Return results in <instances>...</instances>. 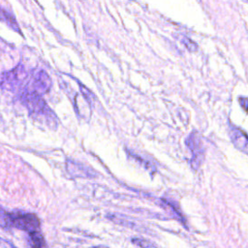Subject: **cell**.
Here are the masks:
<instances>
[{
  "mask_svg": "<svg viewBox=\"0 0 248 248\" xmlns=\"http://www.w3.org/2000/svg\"><path fill=\"white\" fill-rule=\"evenodd\" d=\"M66 168L68 172L72 176H78V177H91L94 175V172L91 169L87 168L86 166L73 161V160H67Z\"/></svg>",
  "mask_w": 248,
  "mask_h": 248,
  "instance_id": "6",
  "label": "cell"
},
{
  "mask_svg": "<svg viewBox=\"0 0 248 248\" xmlns=\"http://www.w3.org/2000/svg\"><path fill=\"white\" fill-rule=\"evenodd\" d=\"M12 226L26 231L28 232L37 231L40 227V221L36 215L31 213H24L20 215H11Z\"/></svg>",
  "mask_w": 248,
  "mask_h": 248,
  "instance_id": "4",
  "label": "cell"
},
{
  "mask_svg": "<svg viewBox=\"0 0 248 248\" xmlns=\"http://www.w3.org/2000/svg\"><path fill=\"white\" fill-rule=\"evenodd\" d=\"M51 87V79L44 70H35L32 73L28 90L34 91L40 95L47 93Z\"/></svg>",
  "mask_w": 248,
  "mask_h": 248,
  "instance_id": "2",
  "label": "cell"
},
{
  "mask_svg": "<svg viewBox=\"0 0 248 248\" xmlns=\"http://www.w3.org/2000/svg\"><path fill=\"white\" fill-rule=\"evenodd\" d=\"M0 226L4 229H10L12 227L11 215L5 212L1 207H0Z\"/></svg>",
  "mask_w": 248,
  "mask_h": 248,
  "instance_id": "10",
  "label": "cell"
},
{
  "mask_svg": "<svg viewBox=\"0 0 248 248\" xmlns=\"http://www.w3.org/2000/svg\"><path fill=\"white\" fill-rule=\"evenodd\" d=\"M180 41L184 44V46L190 50V51H196L197 50V48H198V46H197V45L193 42V41H191L190 39H188L187 37H185V36H181L180 37Z\"/></svg>",
  "mask_w": 248,
  "mask_h": 248,
  "instance_id": "11",
  "label": "cell"
},
{
  "mask_svg": "<svg viewBox=\"0 0 248 248\" xmlns=\"http://www.w3.org/2000/svg\"><path fill=\"white\" fill-rule=\"evenodd\" d=\"M29 242L31 244V246H34V247H42V246H45V240H44V237L43 235L37 232V231H34V232H29Z\"/></svg>",
  "mask_w": 248,
  "mask_h": 248,
  "instance_id": "9",
  "label": "cell"
},
{
  "mask_svg": "<svg viewBox=\"0 0 248 248\" xmlns=\"http://www.w3.org/2000/svg\"><path fill=\"white\" fill-rule=\"evenodd\" d=\"M20 100L22 104L27 108L31 115L33 116L42 115V117L46 119L47 125L52 126V128L54 127V125H56L57 122H56L55 114L48 108V106L43 99L42 95L26 89L21 93Z\"/></svg>",
  "mask_w": 248,
  "mask_h": 248,
  "instance_id": "1",
  "label": "cell"
},
{
  "mask_svg": "<svg viewBox=\"0 0 248 248\" xmlns=\"http://www.w3.org/2000/svg\"><path fill=\"white\" fill-rule=\"evenodd\" d=\"M230 138L237 149L248 155V137L242 131L232 128L230 130Z\"/></svg>",
  "mask_w": 248,
  "mask_h": 248,
  "instance_id": "7",
  "label": "cell"
},
{
  "mask_svg": "<svg viewBox=\"0 0 248 248\" xmlns=\"http://www.w3.org/2000/svg\"><path fill=\"white\" fill-rule=\"evenodd\" d=\"M27 78V72L22 65H18L14 68L12 71L6 73L3 77V82L8 83L9 85L15 86L22 83Z\"/></svg>",
  "mask_w": 248,
  "mask_h": 248,
  "instance_id": "5",
  "label": "cell"
},
{
  "mask_svg": "<svg viewBox=\"0 0 248 248\" xmlns=\"http://www.w3.org/2000/svg\"><path fill=\"white\" fill-rule=\"evenodd\" d=\"M0 20L5 22L7 25H9L14 30L18 31V26H17L16 19L8 12H6L5 10H3L1 8H0Z\"/></svg>",
  "mask_w": 248,
  "mask_h": 248,
  "instance_id": "8",
  "label": "cell"
},
{
  "mask_svg": "<svg viewBox=\"0 0 248 248\" xmlns=\"http://www.w3.org/2000/svg\"><path fill=\"white\" fill-rule=\"evenodd\" d=\"M186 144L193 155L192 160H191L192 167L194 169H198L203 159V153H204L202 142L201 140L200 136L195 132L192 133L188 137V139L186 140Z\"/></svg>",
  "mask_w": 248,
  "mask_h": 248,
  "instance_id": "3",
  "label": "cell"
},
{
  "mask_svg": "<svg viewBox=\"0 0 248 248\" xmlns=\"http://www.w3.org/2000/svg\"><path fill=\"white\" fill-rule=\"evenodd\" d=\"M133 243H135L138 246H141V247H152V246H155V244H153L151 242H148V241H146L144 239H139V238H134L133 239Z\"/></svg>",
  "mask_w": 248,
  "mask_h": 248,
  "instance_id": "12",
  "label": "cell"
}]
</instances>
